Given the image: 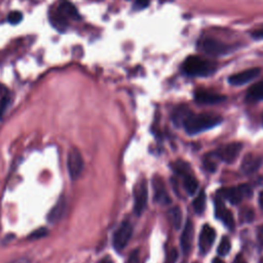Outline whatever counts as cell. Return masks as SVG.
Instances as JSON below:
<instances>
[{
    "label": "cell",
    "mask_w": 263,
    "mask_h": 263,
    "mask_svg": "<svg viewBox=\"0 0 263 263\" xmlns=\"http://www.w3.org/2000/svg\"><path fill=\"white\" fill-rule=\"evenodd\" d=\"M222 121V117L214 114H193L190 113L185 121L183 122V126L185 131L189 135H197L199 133L205 132L207 130H210Z\"/></svg>",
    "instance_id": "1"
},
{
    "label": "cell",
    "mask_w": 263,
    "mask_h": 263,
    "mask_svg": "<svg viewBox=\"0 0 263 263\" xmlns=\"http://www.w3.org/2000/svg\"><path fill=\"white\" fill-rule=\"evenodd\" d=\"M80 16L76 7L67 0H62L56 11L51 15V23L60 31H64L70 20H79Z\"/></svg>",
    "instance_id": "2"
},
{
    "label": "cell",
    "mask_w": 263,
    "mask_h": 263,
    "mask_svg": "<svg viewBox=\"0 0 263 263\" xmlns=\"http://www.w3.org/2000/svg\"><path fill=\"white\" fill-rule=\"evenodd\" d=\"M182 70L189 76H209L216 71V64L199 56H190L182 64Z\"/></svg>",
    "instance_id": "3"
},
{
    "label": "cell",
    "mask_w": 263,
    "mask_h": 263,
    "mask_svg": "<svg viewBox=\"0 0 263 263\" xmlns=\"http://www.w3.org/2000/svg\"><path fill=\"white\" fill-rule=\"evenodd\" d=\"M198 47L200 51L212 57L223 56V54L229 53L232 51V47L213 38H204L200 40Z\"/></svg>",
    "instance_id": "4"
},
{
    "label": "cell",
    "mask_w": 263,
    "mask_h": 263,
    "mask_svg": "<svg viewBox=\"0 0 263 263\" xmlns=\"http://www.w3.org/2000/svg\"><path fill=\"white\" fill-rule=\"evenodd\" d=\"M252 196V189L247 184H241L237 187L223 188L218 191V197L227 200L232 205L240 204L244 199Z\"/></svg>",
    "instance_id": "5"
},
{
    "label": "cell",
    "mask_w": 263,
    "mask_h": 263,
    "mask_svg": "<svg viewBox=\"0 0 263 263\" xmlns=\"http://www.w3.org/2000/svg\"><path fill=\"white\" fill-rule=\"evenodd\" d=\"M148 186L145 179L140 180L134 188V212L140 216L147 206Z\"/></svg>",
    "instance_id": "6"
},
{
    "label": "cell",
    "mask_w": 263,
    "mask_h": 263,
    "mask_svg": "<svg viewBox=\"0 0 263 263\" xmlns=\"http://www.w3.org/2000/svg\"><path fill=\"white\" fill-rule=\"evenodd\" d=\"M133 234V226L128 221L122 222L113 234V247L117 252L122 251L130 242Z\"/></svg>",
    "instance_id": "7"
},
{
    "label": "cell",
    "mask_w": 263,
    "mask_h": 263,
    "mask_svg": "<svg viewBox=\"0 0 263 263\" xmlns=\"http://www.w3.org/2000/svg\"><path fill=\"white\" fill-rule=\"evenodd\" d=\"M84 158L77 149L73 148L69 151L67 157V168L72 180H77L80 177L84 171Z\"/></svg>",
    "instance_id": "8"
},
{
    "label": "cell",
    "mask_w": 263,
    "mask_h": 263,
    "mask_svg": "<svg viewBox=\"0 0 263 263\" xmlns=\"http://www.w3.org/2000/svg\"><path fill=\"white\" fill-rule=\"evenodd\" d=\"M242 148H243L242 143L233 142L218 148L215 151L214 155L222 161L226 163H231L238 158V157L241 154Z\"/></svg>",
    "instance_id": "9"
},
{
    "label": "cell",
    "mask_w": 263,
    "mask_h": 263,
    "mask_svg": "<svg viewBox=\"0 0 263 263\" xmlns=\"http://www.w3.org/2000/svg\"><path fill=\"white\" fill-rule=\"evenodd\" d=\"M215 239H216L215 229L209 224H205L201 231L200 241H199V247L202 254L205 255L210 251V249L212 248L215 242Z\"/></svg>",
    "instance_id": "10"
},
{
    "label": "cell",
    "mask_w": 263,
    "mask_h": 263,
    "mask_svg": "<svg viewBox=\"0 0 263 263\" xmlns=\"http://www.w3.org/2000/svg\"><path fill=\"white\" fill-rule=\"evenodd\" d=\"M261 70L259 68H251V69H247V70L241 71L237 74H233L228 78V82L231 86H243L248 84L252 80H254L256 77L259 76Z\"/></svg>",
    "instance_id": "11"
},
{
    "label": "cell",
    "mask_w": 263,
    "mask_h": 263,
    "mask_svg": "<svg viewBox=\"0 0 263 263\" xmlns=\"http://www.w3.org/2000/svg\"><path fill=\"white\" fill-rule=\"evenodd\" d=\"M215 214L217 219H220L222 221L223 224L228 227L229 229H232L234 226V218L232 213L226 209V207L221 201V198L218 197V200L215 202Z\"/></svg>",
    "instance_id": "12"
},
{
    "label": "cell",
    "mask_w": 263,
    "mask_h": 263,
    "mask_svg": "<svg viewBox=\"0 0 263 263\" xmlns=\"http://www.w3.org/2000/svg\"><path fill=\"white\" fill-rule=\"evenodd\" d=\"M195 100L199 104L204 105H213L218 104L226 100V97L220 94H215L212 92H206V91H199L195 94Z\"/></svg>",
    "instance_id": "13"
},
{
    "label": "cell",
    "mask_w": 263,
    "mask_h": 263,
    "mask_svg": "<svg viewBox=\"0 0 263 263\" xmlns=\"http://www.w3.org/2000/svg\"><path fill=\"white\" fill-rule=\"evenodd\" d=\"M152 184H154L155 200L161 205H168L170 203V197L168 195L167 189H165L162 179L159 177H155Z\"/></svg>",
    "instance_id": "14"
},
{
    "label": "cell",
    "mask_w": 263,
    "mask_h": 263,
    "mask_svg": "<svg viewBox=\"0 0 263 263\" xmlns=\"http://www.w3.org/2000/svg\"><path fill=\"white\" fill-rule=\"evenodd\" d=\"M195 228H193V224L190 220H188L182 235H181V240H180V243H181V248H182V251L184 254H188L191 250V246H192V241H193V237H195Z\"/></svg>",
    "instance_id": "15"
},
{
    "label": "cell",
    "mask_w": 263,
    "mask_h": 263,
    "mask_svg": "<svg viewBox=\"0 0 263 263\" xmlns=\"http://www.w3.org/2000/svg\"><path fill=\"white\" fill-rule=\"evenodd\" d=\"M66 208H67V203L64 198H61L57 204L54 205L51 212L48 214V221L50 223H57L62 219L66 212Z\"/></svg>",
    "instance_id": "16"
},
{
    "label": "cell",
    "mask_w": 263,
    "mask_h": 263,
    "mask_svg": "<svg viewBox=\"0 0 263 263\" xmlns=\"http://www.w3.org/2000/svg\"><path fill=\"white\" fill-rule=\"evenodd\" d=\"M261 158L255 155H247L242 162V171L245 174H253L256 172L261 165Z\"/></svg>",
    "instance_id": "17"
},
{
    "label": "cell",
    "mask_w": 263,
    "mask_h": 263,
    "mask_svg": "<svg viewBox=\"0 0 263 263\" xmlns=\"http://www.w3.org/2000/svg\"><path fill=\"white\" fill-rule=\"evenodd\" d=\"M246 98L250 102L263 101V80L253 85L247 92Z\"/></svg>",
    "instance_id": "18"
},
{
    "label": "cell",
    "mask_w": 263,
    "mask_h": 263,
    "mask_svg": "<svg viewBox=\"0 0 263 263\" xmlns=\"http://www.w3.org/2000/svg\"><path fill=\"white\" fill-rule=\"evenodd\" d=\"M182 177H183V184H184V188L186 192L189 196L195 195L199 187V181L197 180V178L191 174V172H188L182 175Z\"/></svg>",
    "instance_id": "19"
},
{
    "label": "cell",
    "mask_w": 263,
    "mask_h": 263,
    "mask_svg": "<svg viewBox=\"0 0 263 263\" xmlns=\"http://www.w3.org/2000/svg\"><path fill=\"white\" fill-rule=\"evenodd\" d=\"M190 110L186 106H181L175 109L173 113V120L176 124H183L187 116L190 114Z\"/></svg>",
    "instance_id": "20"
},
{
    "label": "cell",
    "mask_w": 263,
    "mask_h": 263,
    "mask_svg": "<svg viewBox=\"0 0 263 263\" xmlns=\"http://www.w3.org/2000/svg\"><path fill=\"white\" fill-rule=\"evenodd\" d=\"M206 204H207V198H206V193L205 191H201L199 193V196L195 199L192 203L193 206V209H195L196 213L198 214H202L205 212L206 209Z\"/></svg>",
    "instance_id": "21"
},
{
    "label": "cell",
    "mask_w": 263,
    "mask_h": 263,
    "mask_svg": "<svg viewBox=\"0 0 263 263\" xmlns=\"http://www.w3.org/2000/svg\"><path fill=\"white\" fill-rule=\"evenodd\" d=\"M169 217L174 227L176 229H179L182 222V212L180 210V208H174V209H172L169 213Z\"/></svg>",
    "instance_id": "22"
},
{
    "label": "cell",
    "mask_w": 263,
    "mask_h": 263,
    "mask_svg": "<svg viewBox=\"0 0 263 263\" xmlns=\"http://www.w3.org/2000/svg\"><path fill=\"white\" fill-rule=\"evenodd\" d=\"M230 249H231V242H230L229 238L223 237L222 240H221V242H220L218 249H217V253L220 256H226L230 252Z\"/></svg>",
    "instance_id": "23"
},
{
    "label": "cell",
    "mask_w": 263,
    "mask_h": 263,
    "mask_svg": "<svg viewBox=\"0 0 263 263\" xmlns=\"http://www.w3.org/2000/svg\"><path fill=\"white\" fill-rule=\"evenodd\" d=\"M49 234V230L48 228L46 227H40V228H37L36 230H34L29 237H28V240H39V239H43V238H46L47 235Z\"/></svg>",
    "instance_id": "24"
},
{
    "label": "cell",
    "mask_w": 263,
    "mask_h": 263,
    "mask_svg": "<svg viewBox=\"0 0 263 263\" xmlns=\"http://www.w3.org/2000/svg\"><path fill=\"white\" fill-rule=\"evenodd\" d=\"M22 20H23V13L19 10H13L9 12V15L7 16V21L11 25H18L19 23L22 22Z\"/></svg>",
    "instance_id": "25"
},
{
    "label": "cell",
    "mask_w": 263,
    "mask_h": 263,
    "mask_svg": "<svg viewBox=\"0 0 263 263\" xmlns=\"http://www.w3.org/2000/svg\"><path fill=\"white\" fill-rule=\"evenodd\" d=\"M9 103H10V98H9V97L7 95L3 96L1 101H0V118H2L3 114L6 111L7 107L9 106Z\"/></svg>",
    "instance_id": "26"
},
{
    "label": "cell",
    "mask_w": 263,
    "mask_h": 263,
    "mask_svg": "<svg viewBox=\"0 0 263 263\" xmlns=\"http://www.w3.org/2000/svg\"><path fill=\"white\" fill-rule=\"evenodd\" d=\"M177 259H178V251L175 248H172L170 252L168 253L167 257H165L164 263H176Z\"/></svg>",
    "instance_id": "27"
},
{
    "label": "cell",
    "mask_w": 263,
    "mask_h": 263,
    "mask_svg": "<svg viewBox=\"0 0 263 263\" xmlns=\"http://www.w3.org/2000/svg\"><path fill=\"white\" fill-rule=\"evenodd\" d=\"M127 263H140V252H139V250H134L130 254Z\"/></svg>",
    "instance_id": "28"
},
{
    "label": "cell",
    "mask_w": 263,
    "mask_h": 263,
    "mask_svg": "<svg viewBox=\"0 0 263 263\" xmlns=\"http://www.w3.org/2000/svg\"><path fill=\"white\" fill-rule=\"evenodd\" d=\"M150 0H136L135 7L138 9H143L149 5Z\"/></svg>",
    "instance_id": "29"
},
{
    "label": "cell",
    "mask_w": 263,
    "mask_h": 263,
    "mask_svg": "<svg viewBox=\"0 0 263 263\" xmlns=\"http://www.w3.org/2000/svg\"><path fill=\"white\" fill-rule=\"evenodd\" d=\"M252 37L256 40H262L263 39V27L258 28L252 32Z\"/></svg>",
    "instance_id": "30"
},
{
    "label": "cell",
    "mask_w": 263,
    "mask_h": 263,
    "mask_svg": "<svg viewBox=\"0 0 263 263\" xmlns=\"http://www.w3.org/2000/svg\"><path fill=\"white\" fill-rule=\"evenodd\" d=\"M9 263H31V261L29 259H27V258H20V259H16V260H13Z\"/></svg>",
    "instance_id": "31"
},
{
    "label": "cell",
    "mask_w": 263,
    "mask_h": 263,
    "mask_svg": "<svg viewBox=\"0 0 263 263\" xmlns=\"http://www.w3.org/2000/svg\"><path fill=\"white\" fill-rule=\"evenodd\" d=\"M258 240H259L260 244L263 246V227H261L258 231Z\"/></svg>",
    "instance_id": "32"
},
{
    "label": "cell",
    "mask_w": 263,
    "mask_h": 263,
    "mask_svg": "<svg viewBox=\"0 0 263 263\" xmlns=\"http://www.w3.org/2000/svg\"><path fill=\"white\" fill-rule=\"evenodd\" d=\"M234 263H247V262H246V260H245L243 257H241V256H238V257H237V259L234 260Z\"/></svg>",
    "instance_id": "33"
},
{
    "label": "cell",
    "mask_w": 263,
    "mask_h": 263,
    "mask_svg": "<svg viewBox=\"0 0 263 263\" xmlns=\"http://www.w3.org/2000/svg\"><path fill=\"white\" fill-rule=\"evenodd\" d=\"M99 263H113V261L111 259H110V258L106 257V258H103Z\"/></svg>",
    "instance_id": "34"
},
{
    "label": "cell",
    "mask_w": 263,
    "mask_h": 263,
    "mask_svg": "<svg viewBox=\"0 0 263 263\" xmlns=\"http://www.w3.org/2000/svg\"><path fill=\"white\" fill-rule=\"evenodd\" d=\"M259 203H260V206L263 209V191L260 193V197H259Z\"/></svg>",
    "instance_id": "35"
},
{
    "label": "cell",
    "mask_w": 263,
    "mask_h": 263,
    "mask_svg": "<svg viewBox=\"0 0 263 263\" xmlns=\"http://www.w3.org/2000/svg\"><path fill=\"white\" fill-rule=\"evenodd\" d=\"M212 263H224V261L221 260L220 258H214V260L212 261Z\"/></svg>",
    "instance_id": "36"
},
{
    "label": "cell",
    "mask_w": 263,
    "mask_h": 263,
    "mask_svg": "<svg viewBox=\"0 0 263 263\" xmlns=\"http://www.w3.org/2000/svg\"><path fill=\"white\" fill-rule=\"evenodd\" d=\"M260 263H263V258L261 259V261H260Z\"/></svg>",
    "instance_id": "37"
},
{
    "label": "cell",
    "mask_w": 263,
    "mask_h": 263,
    "mask_svg": "<svg viewBox=\"0 0 263 263\" xmlns=\"http://www.w3.org/2000/svg\"><path fill=\"white\" fill-rule=\"evenodd\" d=\"M262 124H263V114H262Z\"/></svg>",
    "instance_id": "38"
}]
</instances>
